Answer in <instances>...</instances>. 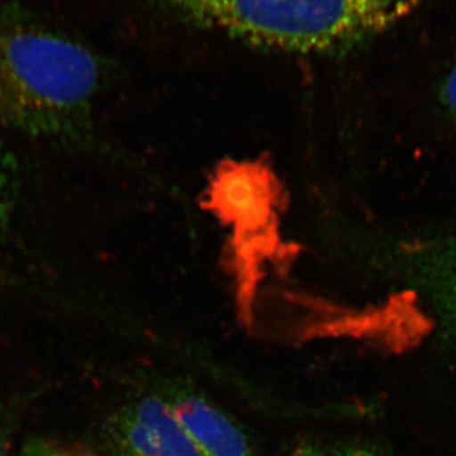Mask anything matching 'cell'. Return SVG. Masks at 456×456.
I'll use <instances>...</instances> for the list:
<instances>
[{"instance_id":"cell-1","label":"cell","mask_w":456,"mask_h":456,"mask_svg":"<svg viewBox=\"0 0 456 456\" xmlns=\"http://www.w3.org/2000/svg\"><path fill=\"white\" fill-rule=\"evenodd\" d=\"M102 79L99 57L25 11L0 5V125L36 139L79 134Z\"/></svg>"},{"instance_id":"cell-2","label":"cell","mask_w":456,"mask_h":456,"mask_svg":"<svg viewBox=\"0 0 456 456\" xmlns=\"http://www.w3.org/2000/svg\"><path fill=\"white\" fill-rule=\"evenodd\" d=\"M180 20L261 49L338 53L404 20L403 0H150Z\"/></svg>"},{"instance_id":"cell-3","label":"cell","mask_w":456,"mask_h":456,"mask_svg":"<svg viewBox=\"0 0 456 456\" xmlns=\"http://www.w3.org/2000/svg\"><path fill=\"white\" fill-rule=\"evenodd\" d=\"M114 456H202L167 399L147 395L114 413L106 428Z\"/></svg>"},{"instance_id":"cell-4","label":"cell","mask_w":456,"mask_h":456,"mask_svg":"<svg viewBox=\"0 0 456 456\" xmlns=\"http://www.w3.org/2000/svg\"><path fill=\"white\" fill-rule=\"evenodd\" d=\"M165 399L200 455L256 456L241 426L203 395L180 391Z\"/></svg>"},{"instance_id":"cell-5","label":"cell","mask_w":456,"mask_h":456,"mask_svg":"<svg viewBox=\"0 0 456 456\" xmlns=\"http://www.w3.org/2000/svg\"><path fill=\"white\" fill-rule=\"evenodd\" d=\"M18 167L16 159L0 141V236L4 233L16 206Z\"/></svg>"},{"instance_id":"cell-6","label":"cell","mask_w":456,"mask_h":456,"mask_svg":"<svg viewBox=\"0 0 456 456\" xmlns=\"http://www.w3.org/2000/svg\"><path fill=\"white\" fill-rule=\"evenodd\" d=\"M430 264L432 274L436 277L449 305L456 312V241L441 248Z\"/></svg>"},{"instance_id":"cell-7","label":"cell","mask_w":456,"mask_h":456,"mask_svg":"<svg viewBox=\"0 0 456 456\" xmlns=\"http://www.w3.org/2000/svg\"><path fill=\"white\" fill-rule=\"evenodd\" d=\"M440 99L446 112L456 119V65L441 86Z\"/></svg>"},{"instance_id":"cell-8","label":"cell","mask_w":456,"mask_h":456,"mask_svg":"<svg viewBox=\"0 0 456 456\" xmlns=\"http://www.w3.org/2000/svg\"><path fill=\"white\" fill-rule=\"evenodd\" d=\"M23 456H93L86 452H75V450L61 448V446L33 445L27 449Z\"/></svg>"},{"instance_id":"cell-9","label":"cell","mask_w":456,"mask_h":456,"mask_svg":"<svg viewBox=\"0 0 456 456\" xmlns=\"http://www.w3.org/2000/svg\"><path fill=\"white\" fill-rule=\"evenodd\" d=\"M292 456H326L322 450L312 444H302L298 448L294 450Z\"/></svg>"},{"instance_id":"cell-10","label":"cell","mask_w":456,"mask_h":456,"mask_svg":"<svg viewBox=\"0 0 456 456\" xmlns=\"http://www.w3.org/2000/svg\"><path fill=\"white\" fill-rule=\"evenodd\" d=\"M338 456H358V450H346Z\"/></svg>"},{"instance_id":"cell-11","label":"cell","mask_w":456,"mask_h":456,"mask_svg":"<svg viewBox=\"0 0 456 456\" xmlns=\"http://www.w3.org/2000/svg\"><path fill=\"white\" fill-rule=\"evenodd\" d=\"M358 456H375L371 452H364V450H358Z\"/></svg>"},{"instance_id":"cell-12","label":"cell","mask_w":456,"mask_h":456,"mask_svg":"<svg viewBox=\"0 0 456 456\" xmlns=\"http://www.w3.org/2000/svg\"><path fill=\"white\" fill-rule=\"evenodd\" d=\"M0 456H4V450H3L2 443H0Z\"/></svg>"}]
</instances>
